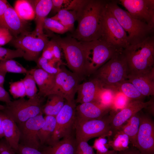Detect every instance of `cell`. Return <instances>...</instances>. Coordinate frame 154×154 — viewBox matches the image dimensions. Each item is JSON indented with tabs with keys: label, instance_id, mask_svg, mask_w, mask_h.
<instances>
[{
	"label": "cell",
	"instance_id": "38",
	"mask_svg": "<svg viewBox=\"0 0 154 154\" xmlns=\"http://www.w3.org/2000/svg\"><path fill=\"white\" fill-rule=\"evenodd\" d=\"M106 136H102L95 140L92 147L97 151L96 154H102L107 152L110 147L109 141L105 138Z\"/></svg>",
	"mask_w": 154,
	"mask_h": 154
},
{
	"label": "cell",
	"instance_id": "28",
	"mask_svg": "<svg viewBox=\"0 0 154 154\" xmlns=\"http://www.w3.org/2000/svg\"><path fill=\"white\" fill-rule=\"evenodd\" d=\"M51 18L59 22L67 28L68 31L72 30L74 22L76 20L75 11L65 9L60 10Z\"/></svg>",
	"mask_w": 154,
	"mask_h": 154
},
{
	"label": "cell",
	"instance_id": "33",
	"mask_svg": "<svg viewBox=\"0 0 154 154\" xmlns=\"http://www.w3.org/2000/svg\"><path fill=\"white\" fill-rule=\"evenodd\" d=\"M117 93L111 89L101 87L98 92L97 103L112 109L113 101Z\"/></svg>",
	"mask_w": 154,
	"mask_h": 154
},
{
	"label": "cell",
	"instance_id": "40",
	"mask_svg": "<svg viewBox=\"0 0 154 154\" xmlns=\"http://www.w3.org/2000/svg\"><path fill=\"white\" fill-rule=\"evenodd\" d=\"M77 146L76 154H95L94 148L88 142L81 140L76 141Z\"/></svg>",
	"mask_w": 154,
	"mask_h": 154
},
{
	"label": "cell",
	"instance_id": "20",
	"mask_svg": "<svg viewBox=\"0 0 154 154\" xmlns=\"http://www.w3.org/2000/svg\"><path fill=\"white\" fill-rule=\"evenodd\" d=\"M5 139L16 153L19 144L20 131L17 123L2 110H0Z\"/></svg>",
	"mask_w": 154,
	"mask_h": 154
},
{
	"label": "cell",
	"instance_id": "26",
	"mask_svg": "<svg viewBox=\"0 0 154 154\" xmlns=\"http://www.w3.org/2000/svg\"><path fill=\"white\" fill-rule=\"evenodd\" d=\"M45 123L39 130L38 136L42 146L48 145L54 131L56 125L55 117L46 115Z\"/></svg>",
	"mask_w": 154,
	"mask_h": 154
},
{
	"label": "cell",
	"instance_id": "41",
	"mask_svg": "<svg viewBox=\"0 0 154 154\" xmlns=\"http://www.w3.org/2000/svg\"><path fill=\"white\" fill-rule=\"evenodd\" d=\"M53 54V60L58 65H62L61 49L56 41L53 39L50 40Z\"/></svg>",
	"mask_w": 154,
	"mask_h": 154
},
{
	"label": "cell",
	"instance_id": "19",
	"mask_svg": "<svg viewBox=\"0 0 154 154\" xmlns=\"http://www.w3.org/2000/svg\"><path fill=\"white\" fill-rule=\"evenodd\" d=\"M101 87L98 82L92 78L79 84L77 90V96L75 100L76 103L80 104L90 102L97 103L98 92Z\"/></svg>",
	"mask_w": 154,
	"mask_h": 154
},
{
	"label": "cell",
	"instance_id": "29",
	"mask_svg": "<svg viewBox=\"0 0 154 154\" xmlns=\"http://www.w3.org/2000/svg\"><path fill=\"white\" fill-rule=\"evenodd\" d=\"M116 90L117 92L122 93L131 101H142L145 97L132 83L127 80L119 83L117 87Z\"/></svg>",
	"mask_w": 154,
	"mask_h": 154
},
{
	"label": "cell",
	"instance_id": "46",
	"mask_svg": "<svg viewBox=\"0 0 154 154\" xmlns=\"http://www.w3.org/2000/svg\"><path fill=\"white\" fill-rule=\"evenodd\" d=\"M9 4L7 0H0V27L7 28L4 20V15Z\"/></svg>",
	"mask_w": 154,
	"mask_h": 154
},
{
	"label": "cell",
	"instance_id": "36",
	"mask_svg": "<svg viewBox=\"0 0 154 154\" xmlns=\"http://www.w3.org/2000/svg\"><path fill=\"white\" fill-rule=\"evenodd\" d=\"M24 54V52L19 49L13 50L0 46V62L23 57Z\"/></svg>",
	"mask_w": 154,
	"mask_h": 154
},
{
	"label": "cell",
	"instance_id": "21",
	"mask_svg": "<svg viewBox=\"0 0 154 154\" xmlns=\"http://www.w3.org/2000/svg\"><path fill=\"white\" fill-rule=\"evenodd\" d=\"M77 142L72 135L51 145L41 147L43 154H76Z\"/></svg>",
	"mask_w": 154,
	"mask_h": 154
},
{
	"label": "cell",
	"instance_id": "52",
	"mask_svg": "<svg viewBox=\"0 0 154 154\" xmlns=\"http://www.w3.org/2000/svg\"><path fill=\"white\" fill-rule=\"evenodd\" d=\"M117 151L113 150H109L107 152L102 154H116Z\"/></svg>",
	"mask_w": 154,
	"mask_h": 154
},
{
	"label": "cell",
	"instance_id": "11",
	"mask_svg": "<svg viewBox=\"0 0 154 154\" xmlns=\"http://www.w3.org/2000/svg\"><path fill=\"white\" fill-rule=\"evenodd\" d=\"M60 66V70L56 76L54 86L47 96L57 94L67 102H75L74 98L78 86L82 80L63 65Z\"/></svg>",
	"mask_w": 154,
	"mask_h": 154
},
{
	"label": "cell",
	"instance_id": "8",
	"mask_svg": "<svg viewBox=\"0 0 154 154\" xmlns=\"http://www.w3.org/2000/svg\"><path fill=\"white\" fill-rule=\"evenodd\" d=\"M49 41L47 35L35 30L13 37L10 43L16 49L24 52L23 57L25 60L36 62L40 53Z\"/></svg>",
	"mask_w": 154,
	"mask_h": 154
},
{
	"label": "cell",
	"instance_id": "32",
	"mask_svg": "<svg viewBox=\"0 0 154 154\" xmlns=\"http://www.w3.org/2000/svg\"><path fill=\"white\" fill-rule=\"evenodd\" d=\"M0 70L7 72L26 74L27 70L17 61L10 59L0 62Z\"/></svg>",
	"mask_w": 154,
	"mask_h": 154
},
{
	"label": "cell",
	"instance_id": "42",
	"mask_svg": "<svg viewBox=\"0 0 154 154\" xmlns=\"http://www.w3.org/2000/svg\"><path fill=\"white\" fill-rule=\"evenodd\" d=\"M13 36L7 28L0 27V46L10 42Z\"/></svg>",
	"mask_w": 154,
	"mask_h": 154
},
{
	"label": "cell",
	"instance_id": "51",
	"mask_svg": "<svg viewBox=\"0 0 154 154\" xmlns=\"http://www.w3.org/2000/svg\"><path fill=\"white\" fill-rule=\"evenodd\" d=\"M4 137L2 120L0 116V139Z\"/></svg>",
	"mask_w": 154,
	"mask_h": 154
},
{
	"label": "cell",
	"instance_id": "31",
	"mask_svg": "<svg viewBox=\"0 0 154 154\" xmlns=\"http://www.w3.org/2000/svg\"><path fill=\"white\" fill-rule=\"evenodd\" d=\"M112 137V139L109 141V144L113 150L119 151L129 147L130 142L128 137L121 130H118Z\"/></svg>",
	"mask_w": 154,
	"mask_h": 154
},
{
	"label": "cell",
	"instance_id": "10",
	"mask_svg": "<svg viewBox=\"0 0 154 154\" xmlns=\"http://www.w3.org/2000/svg\"><path fill=\"white\" fill-rule=\"evenodd\" d=\"M113 115H106L98 119L82 120L76 119L74 130L76 141L88 142L93 138L111 136L110 123Z\"/></svg>",
	"mask_w": 154,
	"mask_h": 154
},
{
	"label": "cell",
	"instance_id": "37",
	"mask_svg": "<svg viewBox=\"0 0 154 154\" xmlns=\"http://www.w3.org/2000/svg\"><path fill=\"white\" fill-rule=\"evenodd\" d=\"M9 91L14 98H24L26 95L25 86L22 79L10 83Z\"/></svg>",
	"mask_w": 154,
	"mask_h": 154
},
{
	"label": "cell",
	"instance_id": "18",
	"mask_svg": "<svg viewBox=\"0 0 154 154\" xmlns=\"http://www.w3.org/2000/svg\"><path fill=\"white\" fill-rule=\"evenodd\" d=\"M4 18L6 27L13 37L30 31L29 23L21 18L10 4L5 12Z\"/></svg>",
	"mask_w": 154,
	"mask_h": 154
},
{
	"label": "cell",
	"instance_id": "39",
	"mask_svg": "<svg viewBox=\"0 0 154 154\" xmlns=\"http://www.w3.org/2000/svg\"><path fill=\"white\" fill-rule=\"evenodd\" d=\"M129 98L122 93L117 92L115 97L112 106V110H121L131 101Z\"/></svg>",
	"mask_w": 154,
	"mask_h": 154
},
{
	"label": "cell",
	"instance_id": "25",
	"mask_svg": "<svg viewBox=\"0 0 154 154\" xmlns=\"http://www.w3.org/2000/svg\"><path fill=\"white\" fill-rule=\"evenodd\" d=\"M46 103L42 107V112L46 115L55 117L63 108L65 100L61 96L55 94L49 95Z\"/></svg>",
	"mask_w": 154,
	"mask_h": 154
},
{
	"label": "cell",
	"instance_id": "6",
	"mask_svg": "<svg viewBox=\"0 0 154 154\" xmlns=\"http://www.w3.org/2000/svg\"><path fill=\"white\" fill-rule=\"evenodd\" d=\"M99 39L118 50H122L130 45L126 33L107 7L106 4L103 13L102 33Z\"/></svg>",
	"mask_w": 154,
	"mask_h": 154
},
{
	"label": "cell",
	"instance_id": "17",
	"mask_svg": "<svg viewBox=\"0 0 154 154\" xmlns=\"http://www.w3.org/2000/svg\"><path fill=\"white\" fill-rule=\"evenodd\" d=\"M112 110L111 108L104 107L94 102L80 104L76 107V119L82 120L100 119Z\"/></svg>",
	"mask_w": 154,
	"mask_h": 154
},
{
	"label": "cell",
	"instance_id": "2",
	"mask_svg": "<svg viewBox=\"0 0 154 154\" xmlns=\"http://www.w3.org/2000/svg\"><path fill=\"white\" fill-rule=\"evenodd\" d=\"M122 52L127 62L128 75L144 74L154 71L153 35L138 44L130 45Z\"/></svg>",
	"mask_w": 154,
	"mask_h": 154
},
{
	"label": "cell",
	"instance_id": "45",
	"mask_svg": "<svg viewBox=\"0 0 154 154\" xmlns=\"http://www.w3.org/2000/svg\"><path fill=\"white\" fill-rule=\"evenodd\" d=\"M15 153L5 139L0 140V154H15Z\"/></svg>",
	"mask_w": 154,
	"mask_h": 154
},
{
	"label": "cell",
	"instance_id": "16",
	"mask_svg": "<svg viewBox=\"0 0 154 154\" xmlns=\"http://www.w3.org/2000/svg\"><path fill=\"white\" fill-rule=\"evenodd\" d=\"M153 104V102L151 99L146 102L139 100L131 101L124 108L113 115L110 123L111 136L113 137L124 123L134 115Z\"/></svg>",
	"mask_w": 154,
	"mask_h": 154
},
{
	"label": "cell",
	"instance_id": "27",
	"mask_svg": "<svg viewBox=\"0 0 154 154\" xmlns=\"http://www.w3.org/2000/svg\"><path fill=\"white\" fill-rule=\"evenodd\" d=\"M140 116L138 113L136 114L127 121V123L123 125L119 129L128 136L129 142L133 146L135 145L139 130Z\"/></svg>",
	"mask_w": 154,
	"mask_h": 154
},
{
	"label": "cell",
	"instance_id": "13",
	"mask_svg": "<svg viewBox=\"0 0 154 154\" xmlns=\"http://www.w3.org/2000/svg\"><path fill=\"white\" fill-rule=\"evenodd\" d=\"M45 121L44 117L41 113L17 124L20 132L19 144L40 150L42 146L38 134Z\"/></svg>",
	"mask_w": 154,
	"mask_h": 154
},
{
	"label": "cell",
	"instance_id": "15",
	"mask_svg": "<svg viewBox=\"0 0 154 154\" xmlns=\"http://www.w3.org/2000/svg\"><path fill=\"white\" fill-rule=\"evenodd\" d=\"M142 154H154V123L148 116H141L134 146Z\"/></svg>",
	"mask_w": 154,
	"mask_h": 154
},
{
	"label": "cell",
	"instance_id": "23",
	"mask_svg": "<svg viewBox=\"0 0 154 154\" xmlns=\"http://www.w3.org/2000/svg\"><path fill=\"white\" fill-rule=\"evenodd\" d=\"M127 80L144 96L154 95V71L144 74H129Z\"/></svg>",
	"mask_w": 154,
	"mask_h": 154
},
{
	"label": "cell",
	"instance_id": "43",
	"mask_svg": "<svg viewBox=\"0 0 154 154\" xmlns=\"http://www.w3.org/2000/svg\"><path fill=\"white\" fill-rule=\"evenodd\" d=\"M16 153L17 154H43L39 149L20 144L19 145Z\"/></svg>",
	"mask_w": 154,
	"mask_h": 154
},
{
	"label": "cell",
	"instance_id": "48",
	"mask_svg": "<svg viewBox=\"0 0 154 154\" xmlns=\"http://www.w3.org/2000/svg\"><path fill=\"white\" fill-rule=\"evenodd\" d=\"M11 101L9 93L5 90L3 86L0 85V101L5 102L6 104Z\"/></svg>",
	"mask_w": 154,
	"mask_h": 154
},
{
	"label": "cell",
	"instance_id": "47",
	"mask_svg": "<svg viewBox=\"0 0 154 154\" xmlns=\"http://www.w3.org/2000/svg\"><path fill=\"white\" fill-rule=\"evenodd\" d=\"M42 56L51 60L53 59V54L51 44L50 40L46 44L43 50Z\"/></svg>",
	"mask_w": 154,
	"mask_h": 154
},
{
	"label": "cell",
	"instance_id": "30",
	"mask_svg": "<svg viewBox=\"0 0 154 154\" xmlns=\"http://www.w3.org/2000/svg\"><path fill=\"white\" fill-rule=\"evenodd\" d=\"M14 8L18 15L23 19L27 21L35 19V13L29 0L16 1Z\"/></svg>",
	"mask_w": 154,
	"mask_h": 154
},
{
	"label": "cell",
	"instance_id": "24",
	"mask_svg": "<svg viewBox=\"0 0 154 154\" xmlns=\"http://www.w3.org/2000/svg\"><path fill=\"white\" fill-rule=\"evenodd\" d=\"M34 9L35 15L36 27L35 30L40 33H43L44 22L47 16L51 11L52 0H29Z\"/></svg>",
	"mask_w": 154,
	"mask_h": 154
},
{
	"label": "cell",
	"instance_id": "14",
	"mask_svg": "<svg viewBox=\"0 0 154 154\" xmlns=\"http://www.w3.org/2000/svg\"><path fill=\"white\" fill-rule=\"evenodd\" d=\"M118 1L132 17L154 28V0H120Z\"/></svg>",
	"mask_w": 154,
	"mask_h": 154
},
{
	"label": "cell",
	"instance_id": "50",
	"mask_svg": "<svg viewBox=\"0 0 154 154\" xmlns=\"http://www.w3.org/2000/svg\"><path fill=\"white\" fill-rule=\"evenodd\" d=\"M6 73L0 70V85L3 86Z\"/></svg>",
	"mask_w": 154,
	"mask_h": 154
},
{
	"label": "cell",
	"instance_id": "22",
	"mask_svg": "<svg viewBox=\"0 0 154 154\" xmlns=\"http://www.w3.org/2000/svg\"><path fill=\"white\" fill-rule=\"evenodd\" d=\"M33 77L39 90L37 95L45 97L53 87L56 75L49 74L40 68H33L28 70Z\"/></svg>",
	"mask_w": 154,
	"mask_h": 154
},
{
	"label": "cell",
	"instance_id": "44",
	"mask_svg": "<svg viewBox=\"0 0 154 154\" xmlns=\"http://www.w3.org/2000/svg\"><path fill=\"white\" fill-rule=\"evenodd\" d=\"M52 7L51 10L54 12H58L62 9L66 8L71 0H52Z\"/></svg>",
	"mask_w": 154,
	"mask_h": 154
},
{
	"label": "cell",
	"instance_id": "1",
	"mask_svg": "<svg viewBox=\"0 0 154 154\" xmlns=\"http://www.w3.org/2000/svg\"><path fill=\"white\" fill-rule=\"evenodd\" d=\"M106 2L101 0H72L70 9L75 11L78 25L71 37L82 42L99 39Z\"/></svg>",
	"mask_w": 154,
	"mask_h": 154
},
{
	"label": "cell",
	"instance_id": "49",
	"mask_svg": "<svg viewBox=\"0 0 154 154\" xmlns=\"http://www.w3.org/2000/svg\"><path fill=\"white\" fill-rule=\"evenodd\" d=\"M116 154H142L135 147L132 146L121 151H117Z\"/></svg>",
	"mask_w": 154,
	"mask_h": 154
},
{
	"label": "cell",
	"instance_id": "53",
	"mask_svg": "<svg viewBox=\"0 0 154 154\" xmlns=\"http://www.w3.org/2000/svg\"><path fill=\"white\" fill-rule=\"evenodd\" d=\"M5 106L0 104V110H3L5 108Z\"/></svg>",
	"mask_w": 154,
	"mask_h": 154
},
{
	"label": "cell",
	"instance_id": "9",
	"mask_svg": "<svg viewBox=\"0 0 154 154\" xmlns=\"http://www.w3.org/2000/svg\"><path fill=\"white\" fill-rule=\"evenodd\" d=\"M85 51L88 76L92 74L119 51L100 39L80 41Z\"/></svg>",
	"mask_w": 154,
	"mask_h": 154
},
{
	"label": "cell",
	"instance_id": "5",
	"mask_svg": "<svg viewBox=\"0 0 154 154\" xmlns=\"http://www.w3.org/2000/svg\"><path fill=\"white\" fill-rule=\"evenodd\" d=\"M52 38L62 50L70 71L82 80L88 76L85 52L81 42L71 36L64 38L55 36Z\"/></svg>",
	"mask_w": 154,
	"mask_h": 154
},
{
	"label": "cell",
	"instance_id": "12",
	"mask_svg": "<svg viewBox=\"0 0 154 154\" xmlns=\"http://www.w3.org/2000/svg\"><path fill=\"white\" fill-rule=\"evenodd\" d=\"M76 103L65 100L61 110L55 116L56 125L48 145H51L61 139L72 135L76 119Z\"/></svg>",
	"mask_w": 154,
	"mask_h": 154
},
{
	"label": "cell",
	"instance_id": "34",
	"mask_svg": "<svg viewBox=\"0 0 154 154\" xmlns=\"http://www.w3.org/2000/svg\"><path fill=\"white\" fill-rule=\"evenodd\" d=\"M22 80L25 86L26 96L29 98L36 97L37 95L38 90L33 76L28 72Z\"/></svg>",
	"mask_w": 154,
	"mask_h": 154
},
{
	"label": "cell",
	"instance_id": "35",
	"mask_svg": "<svg viewBox=\"0 0 154 154\" xmlns=\"http://www.w3.org/2000/svg\"><path fill=\"white\" fill-rule=\"evenodd\" d=\"M44 29L45 28L56 33L62 34L68 31V29L58 21L51 18L44 19Z\"/></svg>",
	"mask_w": 154,
	"mask_h": 154
},
{
	"label": "cell",
	"instance_id": "7",
	"mask_svg": "<svg viewBox=\"0 0 154 154\" xmlns=\"http://www.w3.org/2000/svg\"><path fill=\"white\" fill-rule=\"evenodd\" d=\"M45 97L38 95L35 97L25 99L24 97L6 103L2 110L17 124L25 122L42 112V104Z\"/></svg>",
	"mask_w": 154,
	"mask_h": 154
},
{
	"label": "cell",
	"instance_id": "3",
	"mask_svg": "<svg viewBox=\"0 0 154 154\" xmlns=\"http://www.w3.org/2000/svg\"><path fill=\"white\" fill-rule=\"evenodd\" d=\"M116 1H107L106 6L126 33L130 45H135L153 35L154 28L147 23L132 17L121 8Z\"/></svg>",
	"mask_w": 154,
	"mask_h": 154
},
{
	"label": "cell",
	"instance_id": "4",
	"mask_svg": "<svg viewBox=\"0 0 154 154\" xmlns=\"http://www.w3.org/2000/svg\"><path fill=\"white\" fill-rule=\"evenodd\" d=\"M123 50L117 52L92 74V78L96 80L102 87L116 92L117 85L127 80L128 75L127 62Z\"/></svg>",
	"mask_w": 154,
	"mask_h": 154
}]
</instances>
